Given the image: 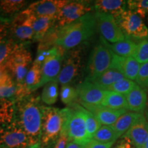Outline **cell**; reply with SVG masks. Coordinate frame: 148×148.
Returning a JSON list of instances; mask_svg holds the SVG:
<instances>
[{"mask_svg":"<svg viewBox=\"0 0 148 148\" xmlns=\"http://www.w3.org/2000/svg\"><path fill=\"white\" fill-rule=\"evenodd\" d=\"M1 145L8 148H27L29 146L28 136L15 120L1 127Z\"/></svg>","mask_w":148,"mask_h":148,"instance_id":"12","label":"cell"},{"mask_svg":"<svg viewBox=\"0 0 148 148\" xmlns=\"http://www.w3.org/2000/svg\"><path fill=\"white\" fill-rule=\"evenodd\" d=\"M115 142L112 143H101L94 139H91L87 143L82 146V148H111Z\"/></svg>","mask_w":148,"mask_h":148,"instance_id":"41","label":"cell"},{"mask_svg":"<svg viewBox=\"0 0 148 148\" xmlns=\"http://www.w3.org/2000/svg\"><path fill=\"white\" fill-rule=\"evenodd\" d=\"M140 66V63L134 57H122L112 52L110 69L118 70L124 75L125 78L132 81L136 79Z\"/></svg>","mask_w":148,"mask_h":148,"instance_id":"17","label":"cell"},{"mask_svg":"<svg viewBox=\"0 0 148 148\" xmlns=\"http://www.w3.org/2000/svg\"><path fill=\"white\" fill-rule=\"evenodd\" d=\"M112 148H136L130 140L125 136H122Z\"/></svg>","mask_w":148,"mask_h":148,"instance_id":"42","label":"cell"},{"mask_svg":"<svg viewBox=\"0 0 148 148\" xmlns=\"http://www.w3.org/2000/svg\"><path fill=\"white\" fill-rule=\"evenodd\" d=\"M66 109V116L64 128L67 132L69 141L83 146L91 139L88 137L86 122L79 109V104L73 103Z\"/></svg>","mask_w":148,"mask_h":148,"instance_id":"4","label":"cell"},{"mask_svg":"<svg viewBox=\"0 0 148 148\" xmlns=\"http://www.w3.org/2000/svg\"><path fill=\"white\" fill-rule=\"evenodd\" d=\"M101 42L108 47L112 52L122 57H134L137 48V44L136 42L127 38L124 40L113 44L109 43L103 38H101Z\"/></svg>","mask_w":148,"mask_h":148,"instance_id":"22","label":"cell"},{"mask_svg":"<svg viewBox=\"0 0 148 148\" xmlns=\"http://www.w3.org/2000/svg\"><path fill=\"white\" fill-rule=\"evenodd\" d=\"M67 0H41L31 3L25 11L37 16H56L69 3Z\"/></svg>","mask_w":148,"mask_h":148,"instance_id":"14","label":"cell"},{"mask_svg":"<svg viewBox=\"0 0 148 148\" xmlns=\"http://www.w3.org/2000/svg\"><path fill=\"white\" fill-rule=\"evenodd\" d=\"M20 44L16 43L12 38L1 40L0 44V66L4 65L11 54L18 47Z\"/></svg>","mask_w":148,"mask_h":148,"instance_id":"33","label":"cell"},{"mask_svg":"<svg viewBox=\"0 0 148 148\" xmlns=\"http://www.w3.org/2000/svg\"><path fill=\"white\" fill-rule=\"evenodd\" d=\"M141 114L143 113L126 112L125 114L120 116L117 121L115 122V123L111 126L115 131L118 136L121 137L129 130L130 128L134 123V122L141 115Z\"/></svg>","mask_w":148,"mask_h":148,"instance_id":"25","label":"cell"},{"mask_svg":"<svg viewBox=\"0 0 148 148\" xmlns=\"http://www.w3.org/2000/svg\"><path fill=\"white\" fill-rule=\"evenodd\" d=\"M93 5L96 12L110 14L114 18L127 10V1L123 0H98L94 1Z\"/></svg>","mask_w":148,"mask_h":148,"instance_id":"20","label":"cell"},{"mask_svg":"<svg viewBox=\"0 0 148 148\" xmlns=\"http://www.w3.org/2000/svg\"><path fill=\"white\" fill-rule=\"evenodd\" d=\"M17 86L16 82L6 70L0 71V96L15 103Z\"/></svg>","mask_w":148,"mask_h":148,"instance_id":"21","label":"cell"},{"mask_svg":"<svg viewBox=\"0 0 148 148\" xmlns=\"http://www.w3.org/2000/svg\"><path fill=\"white\" fill-rule=\"evenodd\" d=\"M65 51L66 49L60 46H55L49 49L47 56L42 63L41 79L37 89L51 81L57 79L62 68Z\"/></svg>","mask_w":148,"mask_h":148,"instance_id":"8","label":"cell"},{"mask_svg":"<svg viewBox=\"0 0 148 148\" xmlns=\"http://www.w3.org/2000/svg\"><path fill=\"white\" fill-rule=\"evenodd\" d=\"M56 16H34L32 27L34 31V40H40L45 36L48 31L55 25Z\"/></svg>","mask_w":148,"mask_h":148,"instance_id":"23","label":"cell"},{"mask_svg":"<svg viewBox=\"0 0 148 148\" xmlns=\"http://www.w3.org/2000/svg\"><path fill=\"white\" fill-rule=\"evenodd\" d=\"M66 148H82V146L76 144L72 141H69Z\"/></svg>","mask_w":148,"mask_h":148,"instance_id":"43","label":"cell"},{"mask_svg":"<svg viewBox=\"0 0 148 148\" xmlns=\"http://www.w3.org/2000/svg\"><path fill=\"white\" fill-rule=\"evenodd\" d=\"M95 14L97 20V29L106 41L113 44L126 38L113 16L98 12Z\"/></svg>","mask_w":148,"mask_h":148,"instance_id":"9","label":"cell"},{"mask_svg":"<svg viewBox=\"0 0 148 148\" xmlns=\"http://www.w3.org/2000/svg\"><path fill=\"white\" fill-rule=\"evenodd\" d=\"M134 58L140 64L148 62V38L140 40L137 44Z\"/></svg>","mask_w":148,"mask_h":148,"instance_id":"38","label":"cell"},{"mask_svg":"<svg viewBox=\"0 0 148 148\" xmlns=\"http://www.w3.org/2000/svg\"><path fill=\"white\" fill-rule=\"evenodd\" d=\"M114 18L128 39L142 40L148 38V28L136 12L127 10Z\"/></svg>","mask_w":148,"mask_h":148,"instance_id":"6","label":"cell"},{"mask_svg":"<svg viewBox=\"0 0 148 148\" xmlns=\"http://www.w3.org/2000/svg\"><path fill=\"white\" fill-rule=\"evenodd\" d=\"M128 110L137 113H143L147 101L145 90L136 84L126 95Z\"/></svg>","mask_w":148,"mask_h":148,"instance_id":"19","label":"cell"},{"mask_svg":"<svg viewBox=\"0 0 148 148\" xmlns=\"http://www.w3.org/2000/svg\"><path fill=\"white\" fill-rule=\"evenodd\" d=\"M136 84L143 89H148V62L140 64L136 79Z\"/></svg>","mask_w":148,"mask_h":148,"instance_id":"39","label":"cell"},{"mask_svg":"<svg viewBox=\"0 0 148 148\" xmlns=\"http://www.w3.org/2000/svg\"><path fill=\"white\" fill-rule=\"evenodd\" d=\"M39 101V98L29 95L16 103L14 120L28 136L29 146L38 145L41 138L43 106Z\"/></svg>","mask_w":148,"mask_h":148,"instance_id":"1","label":"cell"},{"mask_svg":"<svg viewBox=\"0 0 148 148\" xmlns=\"http://www.w3.org/2000/svg\"><path fill=\"white\" fill-rule=\"evenodd\" d=\"M144 112H145V114H144V115H145V118L147 119V121H148V95H147V104H146V107H145V110L144 111Z\"/></svg>","mask_w":148,"mask_h":148,"instance_id":"44","label":"cell"},{"mask_svg":"<svg viewBox=\"0 0 148 148\" xmlns=\"http://www.w3.org/2000/svg\"><path fill=\"white\" fill-rule=\"evenodd\" d=\"M143 148H148V138H147V141H146V143H145V145H144Z\"/></svg>","mask_w":148,"mask_h":148,"instance_id":"45","label":"cell"},{"mask_svg":"<svg viewBox=\"0 0 148 148\" xmlns=\"http://www.w3.org/2000/svg\"><path fill=\"white\" fill-rule=\"evenodd\" d=\"M119 138L111 125H101L93 136L92 139L106 143L115 142Z\"/></svg>","mask_w":148,"mask_h":148,"instance_id":"32","label":"cell"},{"mask_svg":"<svg viewBox=\"0 0 148 148\" xmlns=\"http://www.w3.org/2000/svg\"><path fill=\"white\" fill-rule=\"evenodd\" d=\"M42 76V65L33 62L25 79V85L29 93L37 90Z\"/></svg>","mask_w":148,"mask_h":148,"instance_id":"27","label":"cell"},{"mask_svg":"<svg viewBox=\"0 0 148 148\" xmlns=\"http://www.w3.org/2000/svg\"><path fill=\"white\" fill-rule=\"evenodd\" d=\"M125 78L123 73L114 69H109L99 76L89 79V82L93 83L104 90L105 88L111 86L118 81Z\"/></svg>","mask_w":148,"mask_h":148,"instance_id":"24","label":"cell"},{"mask_svg":"<svg viewBox=\"0 0 148 148\" xmlns=\"http://www.w3.org/2000/svg\"><path fill=\"white\" fill-rule=\"evenodd\" d=\"M77 97L78 93L76 88L69 84L62 86L60 90V99L64 104L69 106L71 103H75Z\"/></svg>","mask_w":148,"mask_h":148,"instance_id":"36","label":"cell"},{"mask_svg":"<svg viewBox=\"0 0 148 148\" xmlns=\"http://www.w3.org/2000/svg\"><path fill=\"white\" fill-rule=\"evenodd\" d=\"M79 109L82 111L85 122H86L88 137L90 138V139H92L94 135L97 132L98 130L100 128L101 123L92 112L86 110L82 106L79 105Z\"/></svg>","mask_w":148,"mask_h":148,"instance_id":"31","label":"cell"},{"mask_svg":"<svg viewBox=\"0 0 148 148\" xmlns=\"http://www.w3.org/2000/svg\"><path fill=\"white\" fill-rule=\"evenodd\" d=\"M32 55L23 45L11 54L1 69H5L10 73L18 86L25 85V79L31 67Z\"/></svg>","mask_w":148,"mask_h":148,"instance_id":"5","label":"cell"},{"mask_svg":"<svg viewBox=\"0 0 148 148\" xmlns=\"http://www.w3.org/2000/svg\"><path fill=\"white\" fill-rule=\"evenodd\" d=\"M100 105L109 108L115 109V110H121V109L127 110L128 109L125 95L116 92L109 91V90L105 91L104 97Z\"/></svg>","mask_w":148,"mask_h":148,"instance_id":"26","label":"cell"},{"mask_svg":"<svg viewBox=\"0 0 148 148\" xmlns=\"http://www.w3.org/2000/svg\"><path fill=\"white\" fill-rule=\"evenodd\" d=\"M58 27L56 25H54L48 31L45 36L39 41L38 49H37V53L48 51L56 46V42L57 40V36H58Z\"/></svg>","mask_w":148,"mask_h":148,"instance_id":"30","label":"cell"},{"mask_svg":"<svg viewBox=\"0 0 148 148\" xmlns=\"http://www.w3.org/2000/svg\"><path fill=\"white\" fill-rule=\"evenodd\" d=\"M34 16L24 10L14 18L10 24V32L12 39L22 42L34 39L35 34L32 27Z\"/></svg>","mask_w":148,"mask_h":148,"instance_id":"11","label":"cell"},{"mask_svg":"<svg viewBox=\"0 0 148 148\" xmlns=\"http://www.w3.org/2000/svg\"><path fill=\"white\" fill-rule=\"evenodd\" d=\"M82 106L86 110L92 112L98 121L103 125H112L118 119L127 112L125 109L115 110L107 108L101 105H92L80 101Z\"/></svg>","mask_w":148,"mask_h":148,"instance_id":"15","label":"cell"},{"mask_svg":"<svg viewBox=\"0 0 148 148\" xmlns=\"http://www.w3.org/2000/svg\"><path fill=\"white\" fill-rule=\"evenodd\" d=\"M38 145H33V146H29L27 148H38Z\"/></svg>","mask_w":148,"mask_h":148,"instance_id":"46","label":"cell"},{"mask_svg":"<svg viewBox=\"0 0 148 148\" xmlns=\"http://www.w3.org/2000/svg\"><path fill=\"white\" fill-rule=\"evenodd\" d=\"M27 1L23 0H1V10L3 14H13L25 6Z\"/></svg>","mask_w":148,"mask_h":148,"instance_id":"35","label":"cell"},{"mask_svg":"<svg viewBox=\"0 0 148 148\" xmlns=\"http://www.w3.org/2000/svg\"><path fill=\"white\" fill-rule=\"evenodd\" d=\"M81 51L79 49L70 50L65 53L64 56L61 71L57 80L63 85L69 84L79 73L81 68Z\"/></svg>","mask_w":148,"mask_h":148,"instance_id":"13","label":"cell"},{"mask_svg":"<svg viewBox=\"0 0 148 148\" xmlns=\"http://www.w3.org/2000/svg\"><path fill=\"white\" fill-rule=\"evenodd\" d=\"M96 29L95 14L89 12L73 23L58 27L56 45L70 50L93 36Z\"/></svg>","mask_w":148,"mask_h":148,"instance_id":"2","label":"cell"},{"mask_svg":"<svg viewBox=\"0 0 148 148\" xmlns=\"http://www.w3.org/2000/svg\"><path fill=\"white\" fill-rule=\"evenodd\" d=\"M136 85L134 81L130 80L127 78H124L121 80L118 81L114 84H112L110 86L105 88L104 90H109L126 95L128 92L132 90V88Z\"/></svg>","mask_w":148,"mask_h":148,"instance_id":"34","label":"cell"},{"mask_svg":"<svg viewBox=\"0 0 148 148\" xmlns=\"http://www.w3.org/2000/svg\"><path fill=\"white\" fill-rule=\"evenodd\" d=\"M58 97V82L57 79L51 81L44 86L40 99L47 105H52L56 102Z\"/></svg>","mask_w":148,"mask_h":148,"instance_id":"28","label":"cell"},{"mask_svg":"<svg viewBox=\"0 0 148 148\" xmlns=\"http://www.w3.org/2000/svg\"><path fill=\"white\" fill-rule=\"evenodd\" d=\"M123 136L128 138L136 148H143L148 138V121L143 113Z\"/></svg>","mask_w":148,"mask_h":148,"instance_id":"18","label":"cell"},{"mask_svg":"<svg viewBox=\"0 0 148 148\" xmlns=\"http://www.w3.org/2000/svg\"><path fill=\"white\" fill-rule=\"evenodd\" d=\"M129 10L136 12L141 18H145L148 13V0H130L127 1Z\"/></svg>","mask_w":148,"mask_h":148,"instance_id":"37","label":"cell"},{"mask_svg":"<svg viewBox=\"0 0 148 148\" xmlns=\"http://www.w3.org/2000/svg\"><path fill=\"white\" fill-rule=\"evenodd\" d=\"M92 10L90 1H69L56 15L57 26L62 27L77 21Z\"/></svg>","mask_w":148,"mask_h":148,"instance_id":"10","label":"cell"},{"mask_svg":"<svg viewBox=\"0 0 148 148\" xmlns=\"http://www.w3.org/2000/svg\"><path fill=\"white\" fill-rule=\"evenodd\" d=\"M66 109L45 107L42 109L40 143L48 146L56 141L63 130L66 121Z\"/></svg>","mask_w":148,"mask_h":148,"instance_id":"3","label":"cell"},{"mask_svg":"<svg viewBox=\"0 0 148 148\" xmlns=\"http://www.w3.org/2000/svg\"><path fill=\"white\" fill-rule=\"evenodd\" d=\"M147 19H148V18H147Z\"/></svg>","mask_w":148,"mask_h":148,"instance_id":"48","label":"cell"},{"mask_svg":"<svg viewBox=\"0 0 148 148\" xmlns=\"http://www.w3.org/2000/svg\"><path fill=\"white\" fill-rule=\"evenodd\" d=\"M69 139L66 130L63 127L62 132L56 141L53 143V148H66Z\"/></svg>","mask_w":148,"mask_h":148,"instance_id":"40","label":"cell"},{"mask_svg":"<svg viewBox=\"0 0 148 148\" xmlns=\"http://www.w3.org/2000/svg\"><path fill=\"white\" fill-rule=\"evenodd\" d=\"M76 89L82 102L92 105L101 104L106 91L97 85L87 80L79 84Z\"/></svg>","mask_w":148,"mask_h":148,"instance_id":"16","label":"cell"},{"mask_svg":"<svg viewBox=\"0 0 148 148\" xmlns=\"http://www.w3.org/2000/svg\"><path fill=\"white\" fill-rule=\"evenodd\" d=\"M112 60V52L102 42L94 47L90 52L86 65L85 80L94 78L110 68Z\"/></svg>","mask_w":148,"mask_h":148,"instance_id":"7","label":"cell"},{"mask_svg":"<svg viewBox=\"0 0 148 148\" xmlns=\"http://www.w3.org/2000/svg\"><path fill=\"white\" fill-rule=\"evenodd\" d=\"M1 123L3 127L12 123L15 118L14 102L6 99H1Z\"/></svg>","mask_w":148,"mask_h":148,"instance_id":"29","label":"cell"},{"mask_svg":"<svg viewBox=\"0 0 148 148\" xmlns=\"http://www.w3.org/2000/svg\"><path fill=\"white\" fill-rule=\"evenodd\" d=\"M1 148H8V147H4V146H1Z\"/></svg>","mask_w":148,"mask_h":148,"instance_id":"47","label":"cell"}]
</instances>
